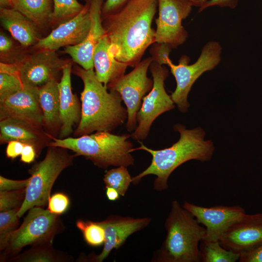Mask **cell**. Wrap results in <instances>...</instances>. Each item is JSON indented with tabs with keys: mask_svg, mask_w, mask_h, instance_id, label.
I'll return each mask as SVG.
<instances>
[{
	"mask_svg": "<svg viewBox=\"0 0 262 262\" xmlns=\"http://www.w3.org/2000/svg\"><path fill=\"white\" fill-rule=\"evenodd\" d=\"M158 0H128L117 10L105 14L103 26L110 51L118 61L134 67L146 49L155 43L151 27Z\"/></svg>",
	"mask_w": 262,
	"mask_h": 262,
	"instance_id": "cell-1",
	"label": "cell"
},
{
	"mask_svg": "<svg viewBox=\"0 0 262 262\" xmlns=\"http://www.w3.org/2000/svg\"><path fill=\"white\" fill-rule=\"evenodd\" d=\"M174 129L180 134L179 140L171 147L162 149H153L144 145L133 148L131 151L143 150L150 153L152 160L150 165L144 171L132 178V183L136 184L144 177L154 175L155 190L162 191L168 187V179L174 170L182 164L196 160L209 161L213 151V144L211 140H205V131L200 128L187 129L183 125L176 124Z\"/></svg>",
	"mask_w": 262,
	"mask_h": 262,
	"instance_id": "cell-2",
	"label": "cell"
},
{
	"mask_svg": "<svg viewBox=\"0 0 262 262\" xmlns=\"http://www.w3.org/2000/svg\"><path fill=\"white\" fill-rule=\"evenodd\" d=\"M75 73L82 80L81 94V117L75 131L77 137L96 131L111 132L127 119V109L116 92L108 91L107 86L99 82L93 69L77 67Z\"/></svg>",
	"mask_w": 262,
	"mask_h": 262,
	"instance_id": "cell-3",
	"label": "cell"
},
{
	"mask_svg": "<svg viewBox=\"0 0 262 262\" xmlns=\"http://www.w3.org/2000/svg\"><path fill=\"white\" fill-rule=\"evenodd\" d=\"M164 227L166 237L152 262H201L198 246L205 237L206 229L176 200L171 203Z\"/></svg>",
	"mask_w": 262,
	"mask_h": 262,
	"instance_id": "cell-4",
	"label": "cell"
},
{
	"mask_svg": "<svg viewBox=\"0 0 262 262\" xmlns=\"http://www.w3.org/2000/svg\"><path fill=\"white\" fill-rule=\"evenodd\" d=\"M49 136L52 140L49 146L72 150L100 167H128L134 163L131 154L133 144L129 140L131 134L116 135L111 132L96 131L93 134L63 139Z\"/></svg>",
	"mask_w": 262,
	"mask_h": 262,
	"instance_id": "cell-5",
	"label": "cell"
},
{
	"mask_svg": "<svg viewBox=\"0 0 262 262\" xmlns=\"http://www.w3.org/2000/svg\"><path fill=\"white\" fill-rule=\"evenodd\" d=\"M49 147L44 159L31 170L24 199L17 213L19 218L33 207L47 204L54 183L72 162V156L64 148Z\"/></svg>",
	"mask_w": 262,
	"mask_h": 262,
	"instance_id": "cell-6",
	"label": "cell"
},
{
	"mask_svg": "<svg viewBox=\"0 0 262 262\" xmlns=\"http://www.w3.org/2000/svg\"><path fill=\"white\" fill-rule=\"evenodd\" d=\"M222 47L220 44L212 41L206 44L200 55L195 63L188 65L189 58L183 56L178 65L170 60L167 66L174 76L177 86L171 97L181 113L187 112L189 104L187 97L192 85L205 72L214 68L221 61Z\"/></svg>",
	"mask_w": 262,
	"mask_h": 262,
	"instance_id": "cell-7",
	"label": "cell"
},
{
	"mask_svg": "<svg viewBox=\"0 0 262 262\" xmlns=\"http://www.w3.org/2000/svg\"><path fill=\"white\" fill-rule=\"evenodd\" d=\"M149 70L153 77V86L143 99L141 106L137 114V126L131 134L135 140L145 139L151 126L160 115L175 108L171 96L166 92L164 82L168 76V70L164 66L152 62Z\"/></svg>",
	"mask_w": 262,
	"mask_h": 262,
	"instance_id": "cell-8",
	"label": "cell"
},
{
	"mask_svg": "<svg viewBox=\"0 0 262 262\" xmlns=\"http://www.w3.org/2000/svg\"><path fill=\"white\" fill-rule=\"evenodd\" d=\"M152 62L151 57L144 59L130 72L107 85L110 91L120 94L126 105L128 113L126 128L130 132L136 129L137 114L141 106V101L153 86V81L147 75Z\"/></svg>",
	"mask_w": 262,
	"mask_h": 262,
	"instance_id": "cell-9",
	"label": "cell"
},
{
	"mask_svg": "<svg viewBox=\"0 0 262 262\" xmlns=\"http://www.w3.org/2000/svg\"><path fill=\"white\" fill-rule=\"evenodd\" d=\"M193 6H197V0H158L155 43H166L173 49L183 44L188 33L182 20L189 16Z\"/></svg>",
	"mask_w": 262,
	"mask_h": 262,
	"instance_id": "cell-10",
	"label": "cell"
},
{
	"mask_svg": "<svg viewBox=\"0 0 262 262\" xmlns=\"http://www.w3.org/2000/svg\"><path fill=\"white\" fill-rule=\"evenodd\" d=\"M57 214L40 207H34L29 212L20 227L9 236L7 247L12 252L42 241L52 232Z\"/></svg>",
	"mask_w": 262,
	"mask_h": 262,
	"instance_id": "cell-11",
	"label": "cell"
},
{
	"mask_svg": "<svg viewBox=\"0 0 262 262\" xmlns=\"http://www.w3.org/2000/svg\"><path fill=\"white\" fill-rule=\"evenodd\" d=\"M182 207L205 227L206 234L202 241H219L227 229L246 213L239 205L206 207L184 201Z\"/></svg>",
	"mask_w": 262,
	"mask_h": 262,
	"instance_id": "cell-12",
	"label": "cell"
},
{
	"mask_svg": "<svg viewBox=\"0 0 262 262\" xmlns=\"http://www.w3.org/2000/svg\"><path fill=\"white\" fill-rule=\"evenodd\" d=\"M68 63L54 50L40 49L18 64L20 78L24 86L38 88L55 78Z\"/></svg>",
	"mask_w": 262,
	"mask_h": 262,
	"instance_id": "cell-13",
	"label": "cell"
},
{
	"mask_svg": "<svg viewBox=\"0 0 262 262\" xmlns=\"http://www.w3.org/2000/svg\"><path fill=\"white\" fill-rule=\"evenodd\" d=\"M219 242L225 248L240 254L262 245V213H246L225 231Z\"/></svg>",
	"mask_w": 262,
	"mask_h": 262,
	"instance_id": "cell-14",
	"label": "cell"
},
{
	"mask_svg": "<svg viewBox=\"0 0 262 262\" xmlns=\"http://www.w3.org/2000/svg\"><path fill=\"white\" fill-rule=\"evenodd\" d=\"M90 27L88 3L79 13L59 25L47 36L39 39L34 47L56 51L64 46L78 45L86 37Z\"/></svg>",
	"mask_w": 262,
	"mask_h": 262,
	"instance_id": "cell-15",
	"label": "cell"
},
{
	"mask_svg": "<svg viewBox=\"0 0 262 262\" xmlns=\"http://www.w3.org/2000/svg\"><path fill=\"white\" fill-rule=\"evenodd\" d=\"M37 88L24 86L0 101V119L13 117L23 120L41 129L44 117L40 107Z\"/></svg>",
	"mask_w": 262,
	"mask_h": 262,
	"instance_id": "cell-16",
	"label": "cell"
},
{
	"mask_svg": "<svg viewBox=\"0 0 262 262\" xmlns=\"http://www.w3.org/2000/svg\"><path fill=\"white\" fill-rule=\"evenodd\" d=\"M89 3L91 27L87 35L80 44L66 46L64 50L65 53L86 70L93 69L95 49L105 35L101 18L103 0H90Z\"/></svg>",
	"mask_w": 262,
	"mask_h": 262,
	"instance_id": "cell-17",
	"label": "cell"
},
{
	"mask_svg": "<svg viewBox=\"0 0 262 262\" xmlns=\"http://www.w3.org/2000/svg\"><path fill=\"white\" fill-rule=\"evenodd\" d=\"M150 222L149 217L133 218L119 215H113L99 222L104 230L105 241L103 248L95 258V261H103L113 249L119 248L130 235L145 228Z\"/></svg>",
	"mask_w": 262,
	"mask_h": 262,
	"instance_id": "cell-18",
	"label": "cell"
},
{
	"mask_svg": "<svg viewBox=\"0 0 262 262\" xmlns=\"http://www.w3.org/2000/svg\"><path fill=\"white\" fill-rule=\"evenodd\" d=\"M72 64L68 62L62 70L59 82L60 127L59 138L68 137L73 131L75 124L79 123L81 106L77 96L73 94L71 83Z\"/></svg>",
	"mask_w": 262,
	"mask_h": 262,
	"instance_id": "cell-19",
	"label": "cell"
},
{
	"mask_svg": "<svg viewBox=\"0 0 262 262\" xmlns=\"http://www.w3.org/2000/svg\"><path fill=\"white\" fill-rule=\"evenodd\" d=\"M110 43L105 35L96 46L93 64L98 80L107 85L125 74L128 66L117 61L110 51Z\"/></svg>",
	"mask_w": 262,
	"mask_h": 262,
	"instance_id": "cell-20",
	"label": "cell"
},
{
	"mask_svg": "<svg viewBox=\"0 0 262 262\" xmlns=\"http://www.w3.org/2000/svg\"><path fill=\"white\" fill-rule=\"evenodd\" d=\"M0 19L2 26L22 46L29 47L39 40L35 23L18 11L0 7Z\"/></svg>",
	"mask_w": 262,
	"mask_h": 262,
	"instance_id": "cell-21",
	"label": "cell"
},
{
	"mask_svg": "<svg viewBox=\"0 0 262 262\" xmlns=\"http://www.w3.org/2000/svg\"><path fill=\"white\" fill-rule=\"evenodd\" d=\"M0 120V141L2 144L18 141L35 147L43 137L41 129L23 120L7 117Z\"/></svg>",
	"mask_w": 262,
	"mask_h": 262,
	"instance_id": "cell-22",
	"label": "cell"
},
{
	"mask_svg": "<svg viewBox=\"0 0 262 262\" xmlns=\"http://www.w3.org/2000/svg\"><path fill=\"white\" fill-rule=\"evenodd\" d=\"M59 82L52 79L38 88V100L41 108L44 126L52 130L60 127Z\"/></svg>",
	"mask_w": 262,
	"mask_h": 262,
	"instance_id": "cell-23",
	"label": "cell"
},
{
	"mask_svg": "<svg viewBox=\"0 0 262 262\" xmlns=\"http://www.w3.org/2000/svg\"><path fill=\"white\" fill-rule=\"evenodd\" d=\"M8 6L24 15L35 24L44 23L51 13L50 0H11Z\"/></svg>",
	"mask_w": 262,
	"mask_h": 262,
	"instance_id": "cell-24",
	"label": "cell"
},
{
	"mask_svg": "<svg viewBox=\"0 0 262 262\" xmlns=\"http://www.w3.org/2000/svg\"><path fill=\"white\" fill-rule=\"evenodd\" d=\"M199 248L202 262H235L240 258V254L225 248L219 241H202Z\"/></svg>",
	"mask_w": 262,
	"mask_h": 262,
	"instance_id": "cell-25",
	"label": "cell"
},
{
	"mask_svg": "<svg viewBox=\"0 0 262 262\" xmlns=\"http://www.w3.org/2000/svg\"><path fill=\"white\" fill-rule=\"evenodd\" d=\"M103 181L106 187L114 188L120 196H124L132 183V178L127 167L120 166L107 171L104 176Z\"/></svg>",
	"mask_w": 262,
	"mask_h": 262,
	"instance_id": "cell-26",
	"label": "cell"
},
{
	"mask_svg": "<svg viewBox=\"0 0 262 262\" xmlns=\"http://www.w3.org/2000/svg\"><path fill=\"white\" fill-rule=\"evenodd\" d=\"M76 226L82 232L87 244L93 246H98L104 244V230L99 222L78 221Z\"/></svg>",
	"mask_w": 262,
	"mask_h": 262,
	"instance_id": "cell-27",
	"label": "cell"
},
{
	"mask_svg": "<svg viewBox=\"0 0 262 262\" xmlns=\"http://www.w3.org/2000/svg\"><path fill=\"white\" fill-rule=\"evenodd\" d=\"M20 207L0 213V249L6 247L9 235L15 230L18 222L17 213Z\"/></svg>",
	"mask_w": 262,
	"mask_h": 262,
	"instance_id": "cell-28",
	"label": "cell"
},
{
	"mask_svg": "<svg viewBox=\"0 0 262 262\" xmlns=\"http://www.w3.org/2000/svg\"><path fill=\"white\" fill-rule=\"evenodd\" d=\"M53 10L49 17L51 20L72 17L84 7L77 0H53Z\"/></svg>",
	"mask_w": 262,
	"mask_h": 262,
	"instance_id": "cell-29",
	"label": "cell"
},
{
	"mask_svg": "<svg viewBox=\"0 0 262 262\" xmlns=\"http://www.w3.org/2000/svg\"><path fill=\"white\" fill-rule=\"evenodd\" d=\"M23 87L19 77L0 73V101L20 90Z\"/></svg>",
	"mask_w": 262,
	"mask_h": 262,
	"instance_id": "cell-30",
	"label": "cell"
},
{
	"mask_svg": "<svg viewBox=\"0 0 262 262\" xmlns=\"http://www.w3.org/2000/svg\"><path fill=\"white\" fill-rule=\"evenodd\" d=\"M25 189L14 191H0V211H5L18 207L24 199ZM20 207V206H19Z\"/></svg>",
	"mask_w": 262,
	"mask_h": 262,
	"instance_id": "cell-31",
	"label": "cell"
},
{
	"mask_svg": "<svg viewBox=\"0 0 262 262\" xmlns=\"http://www.w3.org/2000/svg\"><path fill=\"white\" fill-rule=\"evenodd\" d=\"M173 48L166 43H158L153 45L150 49V53L152 62L160 65H167L171 60L169 54Z\"/></svg>",
	"mask_w": 262,
	"mask_h": 262,
	"instance_id": "cell-32",
	"label": "cell"
},
{
	"mask_svg": "<svg viewBox=\"0 0 262 262\" xmlns=\"http://www.w3.org/2000/svg\"><path fill=\"white\" fill-rule=\"evenodd\" d=\"M69 203V198L66 195L56 193L49 197L48 210L57 215L62 214L67 210Z\"/></svg>",
	"mask_w": 262,
	"mask_h": 262,
	"instance_id": "cell-33",
	"label": "cell"
},
{
	"mask_svg": "<svg viewBox=\"0 0 262 262\" xmlns=\"http://www.w3.org/2000/svg\"><path fill=\"white\" fill-rule=\"evenodd\" d=\"M238 2V0H197V7H199L198 12L213 6L234 9L237 6Z\"/></svg>",
	"mask_w": 262,
	"mask_h": 262,
	"instance_id": "cell-34",
	"label": "cell"
},
{
	"mask_svg": "<svg viewBox=\"0 0 262 262\" xmlns=\"http://www.w3.org/2000/svg\"><path fill=\"white\" fill-rule=\"evenodd\" d=\"M29 178L24 180H12L0 176V191H14L25 189Z\"/></svg>",
	"mask_w": 262,
	"mask_h": 262,
	"instance_id": "cell-35",
	"label": "cell"
},
{
	"mask_svg": "<svg viewBox=\"0 0 262 262\" xmlns=\"http://www.w3.org/2000/svg\"><path fill=\"white\" fill-rule=\"evenodd\" d=\"M240 262H262V245L249 252L240 254Z\"/></svg>",
	"mask_w": 262,
	"mask_h": 262,
	"instance_id": "cell-36",
	"label": "cell"
},
{
	"mask_svg": "<svg viewBox=\"0 0 262 262\" xmlns=\"http://www.w3.org/2000/svg\"><path fill=\"white\" fill-rule=\"evenodd\" d=\"M25 144L18 141L9 142L6 149V154L7 157L15 159L21 155Z\"/></svg>",
	"mask_w": 262,
	"mask_h": 262,
	"instance_id": "cell-37",
	"label": "cell"
},
{
	"mask_svg": "<svg viewBox=\"0 0 262 262\" xmlns=\"http://www.w3.org/2000/svg\"><path fill=\"white\" fill-rule=\"evenodd\" d=\"M35 147L31 144L26 143L21 154V161L25 163L33 162L36 157Z\"/></svg>",
	"mask_w": 262,
	"mask_h": 262,
	"instance_id": "cell-38",
	"label": "cell"
},
{
	"mask_svg": "<svg viewBox=\"0 0 262 262\" xmlns=\"http://www.w3.org/2000/svg\"><path fill=\"white\" fill-rule=\"evenodd\" d=\"M26 262H52L54 260L53 256L49 252L40 251L34 252L27 256L23 259Z\"/></svg>",
	"mask_w": 262,
	"mask_h": 262,
	"instance_id": "cell-39",
	"label": "cell"
},
{
	"mask_svg": "<svg viewBox=\"0 0 262 262\" xmlns=\"http://www.w3.org/2000/svg\"><path fill=\"white\" fill-rule=\"evenodd\" d=\"M128 0H106L103 3L102 13H111L124 5Z\"/></svg>",
	"mask_w": 262,
	"mask_h": 262,
	"instance_id": "cell-40",
	"label": "cell"
},
{
	"mask_svg": "<svg viewBox=\"0 0 262 262\" xmlns=\"http://www.w3.org/2000/svg\"><path fill=\"white\" fill-rule=\"evenodd\" d=\"M0 73H4L20 77L18 65L15 64L0 63Z\"/></svg>",
	"mask_w": 262,
	"mask_h": 262,
	"instance_id": "cell-41",
	"label": "cell"
},
{
	"mask_svg": "<svg viewBox=\"0 0 262 262\" xmlns=\"http://www.w3.org/2000/svg\"><path fill=\"white\" fill-rule=\"evenodd\" d=\"M12 40L4 34L0 33V51L1 53H6L11 50L13 47Z\"/></svg>",
	"mask_w": 262,
	"mask_h": 262,
	"instance_id": "cell-42",
	"label": "cell"
},
{
	"mask_svg": "<svg viewBox=\"0 0 262 262\" xmlns=\"http://www.w3.org/2000/svg\"><path fill=\"white\" fill-rule=\"evenodd\" d=\"M106 195L109 200L115 201L119 198L120 195L115 189L110 187H106Z\"/></svg>",
	"mask_w": 262,
	"mask_h": 262,
	"instance_id": "cell-43",
	"label": "cell"
},
{
	"mask_svg": "<svg viewBox=\"0 0 262 262\" xmlns=\"http://www.w3.org/2000/svg\"></svg>",
	"mask_w": 262,
	"mask_h": 262,
	"instance_id": "cell-44",
	"label": "cell"
}]
</instances>
